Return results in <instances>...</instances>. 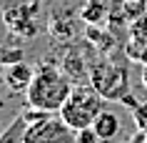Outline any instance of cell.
<instances>
[{
  "mask_svg": "<svg viewBox=\"0 0 147 143\" xmlns=\"http://www.w3.org/2000/svg\"><path fill=\"white\" fill-rule=\"evenodd\" d=\"M72 93V83L57 65H40L35 68L30 88L25 90L28 105L35 111H45V113H60V108L65 105L67 95Z\"/></svg>",
  "mask_w": 147,
  "mask_h": 143,
  "instance_id": "6da1fadb",
  "label": "cell"
},
{
  "mask_svg": "<svg viewBox=\"0 0 147 143\" xmlns=\"http://www.w3.org/2000/svg\"><path fill=\"white\" fill-rule=\"evenodd\" d=\"M102 111H105V98L87 83V86H72V93L60 108V116L72 131H82L92 126Z\"/></svg>",
  "mask_w": 147,
  "mask_h": 143,
  "instance_id": "7a4b0ae2",
  "label": "cell"
},
{
  "mask_svg": "<svg viewBox=\"0 0 147 143\" xmlns=\"http://www.w3.org/2000/svg\"><path fill=\"white\" fill-rule=\"evenodd\" d=\"M90 86L105 101H122L130 90V75L117 63H100L95 70H90Z\"/></svg>",
  "mask_w": 147,
  "mask_h": 143,
  "instance_id": "3957f363",
  "label": "cell"
},
{
  "mask_svg": "<svg viewBox=\"0 0 147 143\" xmlns=\"http://www.w3.org/2000/svg\"><path fill=\"white\" fill-rule=\"evenodd\" d=\"M23 143H75V131L62 120V116L47 113L25 126Z\"/></svg>",
  "mask_w": 147,
  "mask_h": 143,
  "instance_id": "277c9868",
  "label": "cell"
},
{
  "mask_svg": "<svg viewBox=\"0 0 147 143\" xmlns=\"http://www.w3.org/2000/svg\"><path fill=\"white\" fill-rule=\"evenodd\" d=\"M92 128H95V133L100 135V141L102 143H112L120 135V131H122V120H120V116H117L115 111H105L95 118V123H92Z\"/></svg>",
  "mask_w": 147,
  "mask_h": 143,
  "instance_id": "5b68a950",
  "label": "cell"
},
{
  "mask_svg": "<svg viewBox=\"0 0 147 143\" xmlns=\"http://www.w3.org/2000/svg\"><path fill=\"white\" fill-rule=\"evenodd\" d=\"M32 75H35V70H32L28 63H15V65H8V73H5V83H8V88L13 90V93H20V90H28L32 83Z\"/></svg>",
  "mask_w": 147,
  "mask_h": 143,
  "instance_id": "8992f818",
  "label": "cell"
},
{
  "mask_svg": "<svg viewBox=\"0 0 147 143\" xmlns=\"http://www.w3.org/2000/svg\"><path fill=\"white\" fill-rule=\"evenodd\" d=\"M105 15H107V8H105L102 0H87L85 5L80 8V18L90 25H97L100 20H105Z\"/></svg>",
  "mask_w": 147,
  "mask_h": 143,
  "instance_id": "52a82bcc",
  "label": "cell"
},
{
  "mask_svg": "<svg viewBox=\"0 0 147 143\" xmlns=\"http://www.w3.org/2000/svg\"><path fill=\"white\" fill-rule=\"evenodd\" d=\"M23 60V50L20 48H0V63L3 65H15Z\"/></svg>",
  "mask_w": 147,
  "mask_h": 143,
  "instance_id": "ba28073f",
  "label": "cell"
},
{
  "mask_svg": "<svg viewBox=\"0 0 147 143\" xmlns=\"http://www.w3.org/2000/svg\"><path fill=\"white\" fill-rule=\"evenodd\" d=\"M130 30H132V38L135 40H145L147 43V15H140L137 20L130 25Z\"/></svg>",
  "mask_w": 147,
  "mask_h": 143,
  "instance_id": "9c48e42d",
  "label": "cell"
},
{
  "mask_svg": "<svg viewBox=\"0 0 147 143\" xmlns=\"http://www.w3.org/2000/svg\"><path fill=\"white\" fill-rule=\"evenodd\" d=\"M75 143H102L100 135L95 133V128H82V131H75Z\"/></svg>",
  "mask_w": 147,
  "mask_h": 143,
  "instance_id": "30bf717a",
  "label": "cell"
},
{
  "mask_svg": "<svg viewBox=\"0 0 147 143\" xmlns=\"http://www.w3.org/2000/svg\"><path fill=\"white\" fill-rule=\"evenodd\" d=\"M142 83H145V88H147V65H145V70H142Z\"/></svg>",
  "mask_w": 147,
  "mask_h": 143,
  "instance_id": "8fae6325",
  "label": "cell"
},
{
  "mask_svg": "<svg viewBox=\"0 0 147 143\" xmlns=\"http://www.w3.org/2000/svg\"><path fill=\"white\" fill-rule=\"evenodd\" d=\"M135 143H140V138H137V141H135Z\"/></svg>",
  "mask_w": 147,
  "mask_h": 143,
  "instance_id": "7c38bea8",
  "label": "cell"
}]
</instances>
